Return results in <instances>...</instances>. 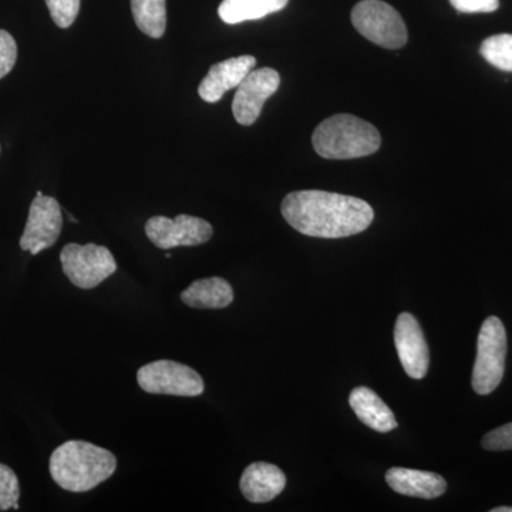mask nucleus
<instances>
[{
  "instance_id": "nucleus-25",
  "label": "nucleus",
  "mask_w": 512,
  "mask_h": 512,
  "mask_svg": "<svg viewBox=\"0 0 512 512\" xmlns=\"http://www.w3.org/2000/svg\"><path fill=\"white\" fill-rule=\"evenodd\" d=\"M491 512H512V507H497L491 510Z\"/></svg>"
},
{
  "instance_id": "nucleus-15",
  "label": "nucleus",
  "mask_w": 512,
  "mask_h": 512,
  "mask_svg": "<svg viewBox=\"0 0 512 512\" xmlns=\"http://www.w3.org/2000/svg\"><path fill=\"white\" fill-rule=\"evenodd\" d=\"M349 404L357 419L365 426L379 433H389L396 429L397 420L392 410L369 387H356L349 397Z\"/></svg>"
},
{
  "instance_id": "nucleus-22",
  "label": "nucleus",
  "mask_w": 512,
  "mask_h": 512,
  "mask_svg": "<svg viewBox=\"0 0 512 512\" xmlns=\"http://www.w3.org/2000/svg\"><path fill=\"white\" fill-rule=\"evenodd\" d=\"M18 60V46L6 30H0V79L12 72Z\"/></svg>"
},
{
  "instance_id": "nucleus-13",
  "label": "nucleus",
  "mask_w": 512,
  "mask_h": 512,
  "mask_svg": "<svg viewBox=\"0 0 512 512\" xmlns=\"http://www.w3.org/2000/svg\"><path fill=\"white\" fill-rule=\"evenodd\" d=\"M286 487V477L281 468L274 464L259 463L251 464L245 468L239 481V488L249 503L264 504L275 500Z\"/></svg>"
},
{
  "instance_id": "nucleus-12",
  "label": "nucleus",
  "mask_w": 512,
  "mask_h": 512,
  "mask_svg": "<svg viewBox=\"0 0 512 512\" xmlns=\"http://www.w3.org/2000/svg\"><path fill=\"white\" fill-rule=\"evenodd\" d=\"M254 56L231 57L214 64L198 87V94L207 103H217L224 94L235 89L254 70Z\"/></svg>"
},
{
  "instance_id": "nucleus-19",
  "label": "nucleus",
  "mask_w": 512,
  "mask_h": 512,
  "mask_svg": "<svg viewBox=\"0 0 512 512\" xmlns=\"http://www.w3.org/2000/svg\"><path fill=\"white\" fill-rule=\"evenodd\" d=\"M481 56L504 72H512V35L488 37L480 47Z\"/></svg>"
},
{
  "instance_id": "nucleus-23",
  "label": "nucleus",
  "mask_w": 512,
  "mask_h": 512,
  "mask_svg": "<svg viewBox=\"0 0 512 512\" xmlns=\"http://www.w3.org/2000/svg\"><path fill=\"white\" fill-rule=\"evenodd\" d=\"M481 446L488 451L512 450V423L504 424L485 434Z\"/></svg>"
},
{
  "instance_id": "nucleus-11",
  "label": "nucleus",
  "mask_w": 512,
  "mask_h": 512,
  "mask_svg": "<svg viewBox=\"0 0 512 512\" xmlns=\"http://www.w3.org/2000/svg\"><path fill=\"white\" fill-rule=\"evenodd\" d=\"M394 343L404 372L412 379L421 380L429 372L430 352L419 320L404 312L394 326Z\"/></svg>"
},
{
  "instance_id": "nucleus-4",
  "label": "nucleus",
  "mask_w": 512,
  "mask_h": 512,
  "mask_svg": "<svg viewBox=\"0 0 512 512\" xmlns=\"http://www.w3.org/2000/svg\"><path fill=\"white\" fill-rule=\"evenodd\" d=\"M505 356L507 332L497 316H490L484 320L478 333L477 359L471 379L474 392L485 396L500 386L505 372Z\"/></svg>"
},
{
  "instance_id": "nucleus-1",
  "label": "nucleus",
  "mask_w": 512,
  "mask_h": 512,
  "mask_svg": "<svg viewBox=\"0 0 512 512\" xmlns=\"http://www.w3.org/2000/svg\"><path fill=\"white\" fill-rule=\"evenodd\" d=\"M281 211L293 229L315 238L352 237L375 218L373 208L360 198L318 190L291 192Z\"/></svg>"
},
{
  "instance_id": "nucleus-21",
  "label": "nucleus",
  "mask_w": 512,
  "mask_h": 512,
  "mask_svg": "<svg viewBox=\"0 0 512 512\" xmlns=\"http://www.w3.org/2000/svg\"><path fill=\"white\" fill-rule=\"evenodd\" d=\"M46 5L53 22L62 29L70 28L79 15L80 0H46Z\"/></svg>"
},
{
  "instance_id": "nucleus-6",
  "label": "nucleus",
  "mask_w": 512,
  "mask_h": 512,
  "mask_svg": "<svg viewBox=\"0 0 512 512\" xmlns=\"http://www.w3.org/2000/svg\"><path fill=\"white\" fill-rule=\"evenodd\" d=\"M64 275L80 289H93L117 271L110 249L96 244H69L62 249Z\"/></svg>"
},
{
  "instance_id": "nucleus-8",
  "label": "nucleus",
  "mask_w": 512,
  "mask_h": 512,
  "mask_svg": "<svg viewBox=\"0 0 512 512\" xmlns=\"http://www.w3.org/2000/svg\"><path fill=\"white\" fill-rule=\"evenodd\" d=\"M148 239L160 249L197 247L210 241L214 229L210 222L191 215H177L174 220L167 217H153L147 221Z\"/></svg>"
},
{
  "instance_id": "nucleus-7",
  "label": "nucleus",
  "mask_w": 512,
  "mask_h": 512,
  "mask_svg": "<svg viewBox=\"0 0 512 512\" xmlns=\"http://www.w3.org/2000/svg\"><path fill=\"white\" fill-rule=\"evenodd\" d=\"M137 383L144 392L168 396L197 397L205 390L204 380L192 367L174 360H157L141 367Z\"/></svg>"
},
{
  "instance_id": "nucleus-2",
  "label": "nucleus",
  "mask_w": 512,
  "mask_h": 512,
  "mask_svg": "<svg viewBox=\"0 0 512 512\" xmlns=\"http://www.w3.org/2000/svg\"><path fill=\"white\" fill-rule=\"evenodd\" d=\"M49 467L53 481L63 490L87 493L113 476L117 460L106 448L72 440L53 451Z\"/></svg>"
},
{
  "instance_id": "nucleus-17",
  "label": "nucleus",
  "mask_w": 512,
  "mask_h": 512,
  "mask_svg": "<svg viewBox=\"0 0 512 512\" xmlns=\"http://www.w3.org/2000/svg\"><path fill=\"white\" fill-rule=\"evenodd\" d=\"M289 0H222L218 15L227 25L258 20L286 8Z\"/></svg>"
},
{
  "instance_id": "nucleus-20",
  "label": "nucleus",
  "mask_w": 512,
  "mask_h": 512,
  "mask_svg": "<svg viewBox=\"0 0 512 512\" xmlns=\"http://www.w3.org/2000/svg\"><path fill=\"white\" fill-rule=\"evenodd\" d=\"M19 480L12 468L0 464V511L19 510Z\"/></svg>"
},
{
  "instance_id": "nucleus-10",
  "label": "nucleus",
  "mask_w": 512,
  "mask_h": 512,
  "mask_svg": "<svg viewBox=\"0 0 512 512\" xmlns=\"http://www.w3.org/2000/svg\"><path fill=\"white\" fill-rule=\"evenodd\" d=\"M279 84L281 76L271 67L252 70L237 87L232 101V113L237 123L241 126H252L261 116L265 101L279 89Z\"/></svg>"
},
{
  "instance_id": "nucleus-16",
  "label": "nucleus",
  "mask_w": 512,
  "mask_h": 512,
  "mask_svg": "<svg viewBox=\"0 0 512 512\" xmlns=\"http://www.w3.org/2000/svg\"><path fill=\"white\" fill-rule=\"evenodd\" d=\"M181 301L194 309H224L234 301V291L225 279L212 276L192 282L181 293Z\"/></svg>"
},
{
  "instance_id": "nucleus-3",
  "label": "nucleus",
  "mask_w": 512,
  "mask_h": 512,
  "mask_svg": "<svg viewBox=\"0 0 512 512\" xmlns=\"http://www.w3.org/2000/svg\"><path fill=\"white\" fill-rule=\"evenodd\" d=\"M312 143L320 157L352 160L375 154L382 138L373 124L350 114H336L316 127Z\"/></svg>"
},
{
  "instance_id": "nucleus-5",
  "label": "nucleus",
  "mask_w": 512,
  "mask_h": 512,
  "mask_svg": "<svg viewBox=\"0 0 512 512\" xmlns=\"http://www.w3.org/2000/svg\"><path fill=\"white\" fill-rule=\"evenodd\" d=\"M352 23L360 35L383 49H400L409 39L400 13L382 0L357 3L352 10Z\"/></svg>"
},
{
  "instance_id": "nucleus-18",
  "label": "nucleus",
  "mask_w": 512,
  "mask_h": 512,
  "mask_svg": "<svg viewBox=\"0 0 512 512\" xmlns=\"http://www.w3.org/2000/svg\"><path fill=\"white\" fill-rule=\"evenodd\" d=\"M134 22L144 35L160 39L167 29L165 0H131Z\"/></svg>"
},
{
  "instance_id": "nucleus-14",
  "label": "nucleus",
  "mask_w": 512,
  "mask_h": 512,
  "mask_svg": "<svg viewBox=\"0 0 512 512\" xmlns=\"http://www.w3.org/2000/svg\"><path fill=\"white\" fill-rule=\"evenodd\" d=\"M386 483L397 494L423 500L439 498L447 491L446 480L439 474L412 468H390L386 473Z\"/></svg>"
},
{
  "instance_id": "nucleus-24",
  "label": "nucleus",
  "mask_w": 512,
  "mask_h": 512,
  "mask_svg": "<svg viewBox=\"0 0 512 512\" xmlns=\"http://www.w3.org/2000/svg\"><path fill=\"white\" fill-rule=\"evenodd\" d=\"M450 3L461 13H491L500 6L498 0H450Z\"/></svg>"
},
{
  "instance_id": "nucleus-9",
  "label": "nucleus",
  "mask_w": 512,
  "mask_h": 512,
  "mask_svg": "<svg viewBox=\"0 0 512 512\" xmlns=\"http://www.w3.org/2000/svg\"><path fill=\"white\" fill-rule=\"evenodd\" d=\"M63 217L59 202L46 195H36L30 205L29 218L20 238V248L32 255L53 247L62 232Z\"/></svg>"
}]
</instances>
